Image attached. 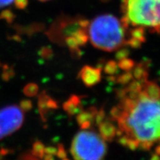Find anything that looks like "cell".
I'll list each match as a JSON object with an SVG mask.
<instances>
[{"mask_svg":"<svg viewBox=\"0 0 160 160\" xmlns=\"http://www.w3.org/2000/svg\"><path fill=\"white\" fill-rule=\"evenodd\" d=\"M112 115L126 145L150 149L160 143V89L157 84L131 83Z\"/></svg>","mask_w":160,"mask_h":160,"instance_id":"6da1fadb","label":"cell"},{"mask_svg":"<svg viewBox=\"0 0 160 160\" xmlns=\"http://www.w3.org/2000/svg\"><path fill=\"white\" fill-rule=\"evenodd\" d=\"M88 38L92 45L106 51H113L125 45L137 46L144 38V30L133 28L111 14H102L88 25Z\"/></svg>","mask_w":160,"mask_h":160,"instance_id":"7a4b0ae2","label":"cell"},{"mask_svg":"<svg viewBox=\"0 0 160 160\" xmlns=\"http://www.w3.org/2000/svg\"><path fill=\"white\" fill-rule=\"evenodd\" d=\"M122 12L131 27L160 33V0H123Z\"/></svg>","mask_w":160,"mask_h":160,"instance_id":"3957f363","label":"cell"},{"mask_svg":"<svg viewBox=\"0 0 160 160\" xmlns=\"http://www.w3.org/2000/svg\"><path fill=\"white\" fill-rule=\"evenodd\" d=\"M106 149L102 137L93 131H79L71 145V153L75 160H102Z\"/></svg>","mask_w":160,"mask_h":160,"instance_id":"277c9868","label":"cell"},{"mask_svg":"<svg viewBox=\"0 0 160 160\" xmlns=\"http://www.w3.org/2000/svg\"><path fill=\"white\" fill-rule=\"evenodd\" d=\"M23 122V111L17 105H8L0 108V139L18 131Z\"/></svg>","mask_w":160,"mask_h":160,"instance_id":"5b68a950","label":"cell"},{"mask_svg":"<svg viewBox=\"0 0 160 160\" xmlns=\"http://www.w3.org/2000/svg\"><path fill=\"white\" fill-rule=\"evenodd\" d=\"M15 71L13 67L9 66L8 65H4L2 66V73L1 74V77L3 81L8 82L12 78L14 77Z\"/></svg>","mask_w":160,"mask_h":160,"instance_id":"8992f818","label":"cell"},{"mask_svg":"<svg viewBox=\"0 0 160 160\" xmlns=\"http://www.w3.org/2000/svg\"><path fill=\"white\" fill-rule=\"evenodd\" d=\"M38 90H39V88H38L37 84L29 83L25 86L23 89V92L25 95L27 96V97H34L35 95L37 94Z\"/></svg>","mask_w":160,"mask_h":160,"instance_id":"52a82bcc","label":"cell"},{"mask_svg":"<svg viewBox=\"0 0 160 160\" xmlns=\"http://www.w3.org/2000/svg\"><path fill=\"white\" fill-rule=\"evenodd\" d=\"M16 16L11 10H5L0 13V19L5 20L8 24H11L14 21Z\"/></svg>","mask_w":160,"mask_h":160,"instance_id":"ba28073f","label":"cell"},{"mask_svg":"<svg viewBox=\"0 0 160 160\" xmlns=\"http://www.w3.org/2000/svg\"><path fill=\"white\" fill-rule=\"evenodd\" d=\"M44 146L42 144L39 142H37L34 143L33 146V155L37 156V157H42L43 156Z\"/></svg>","mask_w":160,"mask_h":160,"instance_id":"9c48e42d","label":"cell"},{"mask_svg":"<svg viewBox=\"0 0 160 160\" xmlns=\"http://www.w3.org/2000/svg\"><path fill=\"white\" fill-rule=\"evenodd\" d=\"M20 108L24 112H28L32 108V102L28 99H24L20 102L19 104Z\"/></svg>","mask_w":160,"mask_h":160,"instance_id":"30bf717a","label":"cell"},{"mask_svg":"<svg viewBox=\"0 0 160 160\" xmlns=\"http://www.w3.org/2000/svg\"><path fill=\"white\" fill-rule=\"evenodd\" d=\"M16 8L18 9H25L28 4V0H14Z\"/></svg>","mask_w":160,"mask_h":160,"instance_id":"8fae6325","label":"cell"},{"mask_svg":"<svg viewBox=\"0 0 160 160\" xmlns=\"http://www.w3.org/2000/svg\"><path fill=\"white\" fill-rule=\"evenodd\" d=\"M12 152L11 149L5 148H0V160H4L5 156L10 154Z\"/></svg>","mask_w":160,"mask_h":160,"instance_id":"7c38bea8","label":"cell"},{"mask_svg":"<svg viewBox=\"0 0 160 160\" xmlns=\"http://www.w3.org/2000/svg\"><path fill=\"white\" fill-rule=\"evenodd\" d=\"M19 160H38L37 159H36L34 157H33V156L31 155V154H25L20 156L19 158Z\"/></svg>","mask_w":160,"mask_h":160,"instance_id":"4fadbf2b","label":"cell"},{"mask_svg":"<svg viewBox=\"0 0 160 160\" xmlns=\"http://www.w3.org/2000/svg\"><path fill=\"white\" fill-rule=\"evenodd\" d=\"M14 2V0H0V8L10 5Z\"/></svg>","mask_w":160,"mask_h":160,"instance_id":"5bb4252c","label":"cell"},{"mask_svg":"<svg viewBox=\"0 0 160 160\" xmlns=\"http://www.w3.org/2000/svg\"><path fill=\"white\" fill-rule=\"evenodd\" d=\"M39 1H42V2H47V1H50V0H39Z\"/></svg>","mask_w":160,"mask_h":160,"instance_id":"9a60e30c","label":"cell"},{"mask_svg":"<svg viewBox=\"0 0 160 160\" xmlns=\"http://www.w3.org/2000/svg\"><path fill=\"white\" fill-rule=\"evenodd\" d=\"M0 66H1V62H0Z\"/></svg>","mask_w":160,"mask_h":160,"instance_id":"2e32d148","label":"cell"}]
</instances>
